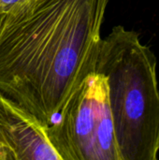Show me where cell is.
Here are the masks:
<instances>
[{"mask_svg":"<svg viewBox=\"0 0 159 160\" xmlns=\"http://www.w3.org/2000/svg\"><path fill=\"white\" fill-rule=\"evenodd\" d=\"M110 0H27L0 15V93L52 125L95 72Z\"/></svg>","mask_w":159,"mask_h":160,"instance_id":"cell-1","label":"cell"},{"mask_svg":"<svg viewBox=\"0 0 159 160\" xmlns=\"http://www.w3.org/2000/svg\"><path fill=\"white\" fill-rule=\"evenodd\" d=\"M95 71L107 82L120 159H157L159 91L154 52L138 33L117 25L101 38Z\"/></svg>","mask_w":159,"mask_h":160,"instance_id":"cell-2","label":"cell"},{"mask_svg":"<svg viewBox=\"0 0 159 160\" xmlns=\"http://www.w3.org/2000/svg\"><path fill=\"white\" fill-rule=\"evenodd\" d=\"M46 131L60 160H121L107 82L96 71L86 77Z\"/></svg>","mask_w":159,"mask_h":160,"instance_id":"cell-3","label":"cell"},{"mask_svg":"<svg viewBox=\"0 0 159 160\" xmlns=\"http://www.w3.org/2000/svg\"><path fill=\"white\" fill-rule=\"evenodd\" d=\"M0 160H60L46 127L0 93Z\"/></svg>","mask_w":159,"mask_h":160,"instance_id":"cell-4","label":"cell"},{"mask_svg":"<svg viewBox=\"0 0 159 160\" xmlns=\"http://www.w3.org/2000/svg\"><path fill=\"white\" fill-rule=\"evenodd\" d=\"M27 0H0V15L6 14Z\"/></svg>","mask_w":159,"mask_h":160,"instance_id":"cell-5","label":"cell"}]
</instances>
